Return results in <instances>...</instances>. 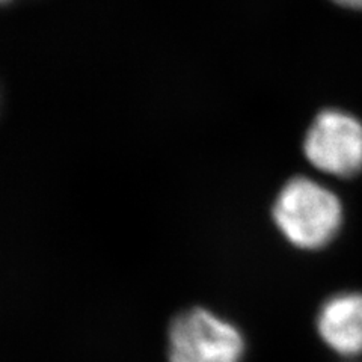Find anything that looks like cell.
<instances>
[{"label": "cell", "mask_w": 362, "mask_h": 362, "mask_svg": "<svg viewBox=\"0 0 362 362\" xmlns=\"http://www.w3.org/2000/svg\"><path fill=\"white\" fill-rule=\"evenodd\" d=\"M272 216L288 243L303 251H317L335 239L341 230L344 211L331 189L300 175L282 186Z\"/></svg>", "instance_id": "1"}, {"label": "cell", "mask_w": 362, "mask_h": 362, "mask_svg": "<svg viewBox=\"0 0 362 362\" xmlns=\"http://www.w3.org/2000/svg\"><path fill=\"white\" fill-rule=\"evenodd\" d=\"M243 352L239 329L204 308L180 313L169 327V362H240Z\"/></svg>", "instance_id": "2"}, {"label": "cell", "mask_w": 362, "mask_h": 362, "mask_svg": "<svg viewBox=\"0 0 362 362\" xmlns=\"http://www.w3.org/2000/svg\"><path fill=\"white\" fill-rule=\"evenodd\" d=\"M303 154L320 173L339 178L359 174L362 122L344 110H322L305 134Z\"/></svg>", "instance_id": "3"}, {"label": "cell", "mask_w": 362, "mask_h": 362, "mask_svg": "<svg viewBox=\"0 0 362 362\" xmlns=\"http://www.w3.org/2000/svg\"><path fill=\"white\" fill-rule=\"evenodd\" d=\"M322 341L341 356L362 354V293H339L327 299L317 314Z\"/></svg>", "instance_id": "4"}, {"label": "cell", "mask_w": 362, "mask_h": 362, "mask_svg": "<svg viewBox=\"0 0 362 362\" xmlns=\"http://www.w3.org/2000/svg\"><path fill=\"white\" fill-rule=\"evenodd\" d=\"M337 5H341L344 8L352 9H362V0H332Z\"/></svg>", "instance_id": "5"}, {"label": "cell", "mask_w": 362, "mask_h": 362, "mask_svg": "<svg viewBox=\"0 0 362 362\" xmlns=\"http://www.w3.org/2000/svg\"><path fill=\"white\" fill-rule=\"evenodd\" d=\"M6 2H9V0H0V4H6Z\"/></svg>", "instance_id": "6"}]
</instances>
